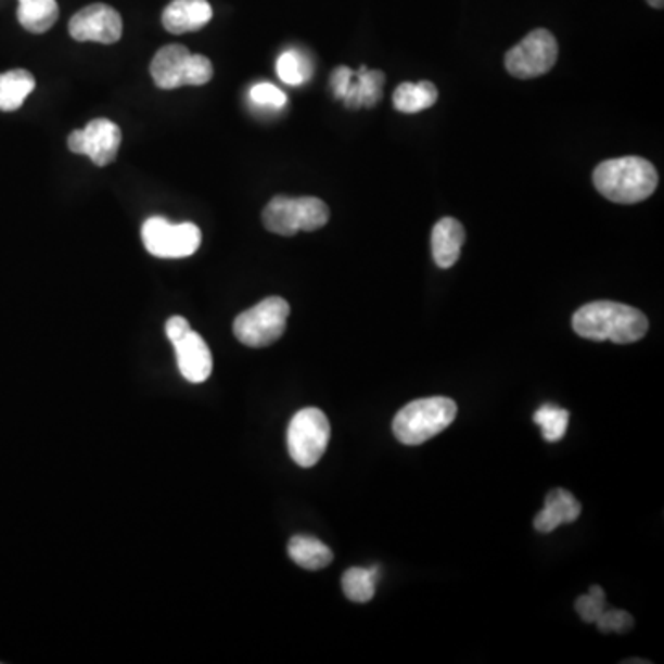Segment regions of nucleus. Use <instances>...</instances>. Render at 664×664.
Masks as SVG:
<instances>
[{
    "label": "nucleus",
    "instance_id": "1",
    "mask_svg": "<svg viewBox=\"0 0 664 664\" xmlns=\"http://www.w3.org/2000/svg\"><path fill=\"white\" fill-rule=\"evenodd\" d=\"M648 318L639 308L615 302H592L572 316V329L582 339L613 344H635L648 332Z\"/></svg>",
    "mask_w": 664,
    "mask_h": 664
},
{
    "label": "nucleus",
    "instance_id": "2",
    "mask_svg": "<svg viewBox=\"0 0 664 664\" xmlns=\"http://www.w3.org/2000/svg\"><path fill=\"white\" fill-rule=\"evenodd\" d=\"M592 183L609 202L634 205L652 196L659 174L650 161L627 155L600 163L592 173Z\"/></svg>",
    "mask_w": 664,
    "mask_h": 664
},
{
    "label": "nucleus",
    "instance_id": "3",
    "mask_svg": "<svg viewBox=\"0 0 664 664\" xmlns=\"http://www.w3.org/2000/svg\"><path fill=\"white\" fill-rule=\"evenodd\" d=\"M458 406L449 397L413 400L394 419V434L405 445H421L452 424Z\"/></svg>",
    "mask_w": 664,
    "mask_h": 664
},
{
    "label": "nucleus",
    "instance_id": "4",
    "mask_svg": "<svg viewBox=\"0 0 664 664\" xmlns=\"http://www.w3.org/2000/svg\"><path fill=\"white\" fill-rule=\"evenodd\" d=\"M150 74L159 89H178L183 86L209 84L215 68L209 58L191 54L183 44H168L154 55Z\"/></svg>",
    "mask_w": 664,
    "mask_h": 664
},
{
    "label": "nucleus",
    "instance_id": "5",
    "mask_svg": "<svg viewBox=\"0 0 664 664\" xmlns=\"http://www.w3.org/2000/svg\"><path fill=\"white\" fill-rule=\"evenodd\" d=\"M329 216V207L320 197L276 196L263 210V224L270 233L294 237L299 231H318Z\"/></svg>",
    "mask_w": 664,
    "mask_h": 664
},
{
    "label": "nucleus",
    "instance_id": "6",
    "mask_svg": "<svg viewBox=\"0 0 664 664\" xmlns=\"http://www.w3.org/2000/svg\"><path fill=\"white\" fill-rule=\"evenodd\" d=\"M289 316L290 305L283 297H266L237 316L234 336L247 347H268L283 336Z\"/></svg>",
    "mask_w": 664,
    "mask_h": 664
},
{
    "label": "nucleus",
    "instance_id": "7",
    "mask_svg": "<svg viewBox=\"0 0 664 664\" xmlns=\"http://www.w3.org/2000/svg\"><path fill=\"white\" fill-rule=\"evenodd\" d=\"M331 439V424L318 408H303L295 413L286 431L290 458L299 468H312L325 455Z\"/></svg>",
    "mask_w": 664,
    "mask_h": 664
},
{
    "label": "nucleus",
    "instance_id": "8",
    "mask_svg": "<svg viewBox=\"0 0 664 664\" xmlns=\"http://www.w3.org/2000/svg\"><path fill=\"white\" fill-rule=\"evenodd\" d=\"M142 244L157 258L191 257L200 250L202 231L191 221L170 224L166 218L154 216L142 224Z\"/></svg>",
    "mask_w": 664,
    "mask_h": 664
},
{
    "label": "nucleus",
    "instance_id": "9",
    "mask_svg": "<svg viewBox=\"0 0 664 664\" xmlns=\"http://www.w3.org/2000/svg\"><path fill=\"white\" fill-rule=\"evenodd\" d=\"M558 41L550 31L545 28L529 31L521 43L506 52V71L519 80L539 78L548 71H552L558 62Z\"/></svg>",
    "mask_w": 664,
    "mask_h": 664
},
{
    "label": "nucleus",
    "instance_id": "10",
    "mask_svg": "<svg viewBox=\"0 0 664 664\" xmlns=\"http://www.w3.org/2000/svg\"><path fill=\"white\" fill-rule=\"evenodd\" d=\"M67 142L73 154L87 155L94 165L107 166L117 159L123 131L107 118H94L86 128L73 131Z\"/></svg>",
    "mask_w": 664,
    "mask_h": 664
},
{
    "label": "nucleus",
    "instance_id": "11",
    "mask_svg": "<svg viewBox=\"0 0 664 664\" xmlns=\"http://www.w3.org/2000/svg\"><path fill=\"white\" fill-rule=\"evenodd\" d=\"M386 76L381 71H368L362 67L358 73L347 67H339L331 76L332 92L342 99L349 110L373 107L381 102L382 87Z\"/></svg>",
    "mask_w": 664,
    "mask_h": 664
},
{
    "label": "nucleus",
    "instance_id": "12",
    "mask_svg": "<svg viewBox=\"0 0 664 664\" xmlns=\"http://www.w3.org/2000/svg\"><path fill=\"white\" fill-rule=\"evenodd\" d=\"M68 34L76 41L113 44L123 37V17L107 4H91L76 13L68 23Z\"/></svg>",
    "mask_w": 664,
    "mask_h": 664
},
{
    "label": "nucleus",
    "instance_id": "13",
    "mask_svg": "<svg viewBox=\"0 0 664 664\" xmlns=\"http://www.w3.org/2000/svg\"><path fill=\"white\" fill-rule=\"evenodd\" d=\"M174 349L178 357L179 373L187 381L200 384L209 379L213 373V355L197 332L191 331L184 334L183 339L174 344Z\"/></svg>",
    "mask_w": 664,
    "mask_h": 664
},
{
    "label": "nucleus",
    "instance_id": "14",
    "mask_svg": "<svg viewBox=\"0 0 664 664\" xmlns=\"http://www.w3.org/2000/svg\"><path fill=\"white\" fill-rule=\"evenodd\" d=\"M213 18V8L207 0H173L163 12V26L170 34H189L202 30Z\"/></svg>",
    "mask_w": 664,
    "mask_h": 664
},
{
    "label": "nucleus",
    "instance_id": "15",
    "mask_svg": "<svg viewBox=\"0 0 664 664\" xmlns=\"http://www.w3.org/2000/svg\"><path fill=\"white\" fill-rule=\"evenodd\" d=\"M582 513V505L566 489H552L545 498V508L535 515L534 526L537 532L548 534L561 524L574 523Z\"/></svg>",
    "mask_w": 664,
    "mask_h": 664
},
{
    "label": "nucleus",
    "instance_id": "16",
    "mask_svg": "<svg viewBox=\"0 0 664 664\" xmlns=\"http://www.w3.org/2000/svg\"><path fill=\"white\" fill-rule=\"evenodd\" d=\"M432 257L442 270L452 268L465 242V229L456 218H442L432 229Z\"/></svg>",
    "mask_w": 664,
    "mask_h": 664
},
{
    "label": "nucleus",
    "instance_id": "17",
    "mask_svg": "<svg viewBox=\"0 0 664 664\" xmlns=\"http://www.w3.org/2000/svg\"><path fill=\"white\" fill-rule=\"evenodd\" d=\"M289 556L295 565L303 566L307 571L325 569L327 565H331L332 558H334L331 548L310 535L292 537L289 542Z\"/></svg>",
    "mask_w": 664,
    "mask_h": 664
},
{
    "label": "nucleus",
    "instance_id": "18",
    "mask_svg": "<svg viewBox=\"0 0 664 664\" xmlns=\"http://www.w3.org/2000/svg\"><path fill=\"white\" fill-rule=\"evenodd\" d=\"M60 8L55 0H18L17 18L31 34H44L55 25Z\"/></svg>",
    "mask_w": 664,
    "mask_h": 664
},
{
    "label": "nucleus",
    "instance_id": "19",
    "mask_svg": "<svg viewBox=\"0 0 664 664\" xmlns=\"http://www.w3.org/2000/svg\"><path fill=\"white\" fill-rule=\"evenodd\" d=\"M34 89L36 78L25 68L0 74V111H17Z\"/></svg>",
    "mask_w": 664,
    "mask_h": 664
},
{
    "label": "nucleus",
    "instance_id": "20",
    "mask_svg": "<svg viewBox=\"0 0 664 664\" xmlns=\"http://www.w3.org/2000/svg\"><path fill=\"white\" fill-rule=\"evenodd\" d=\"M439 94L437 87L432 81H419V84H400L394 91L395 110L400 113H419V111L429 110L436 104Z\"/></svg>",
    "mask_w": 664,
    "mask_h": 664
},
{
    "label": "nucleus",
    "instance_id": "21",
    "mask_svg": "<svg viewBox=\"0 0 664 664\" xmlns=\"http://www.w3.org/2000/svg\"><path fill=\"white\" fill-rule=\"evenodd\" d=\"M376 582H379V566L371 569L353 566L342 576V589L350 602L366 603L375 597Z\"/></svg>",
    "mask_w": 664,
    "mask_h": 664
},
{
    "label": "nucleus",
    "instance_id": "22",
    "mask_svg": "<svg viewBox=\"0 0 664 664\" xmlns=\"http://www.w3.org/2000/svg\"><path fill=\"white\" fill-rule=\"evenodd\" d=\"M569 418L571 413L565 408L556 405H545L534 413V421L537 426H541L542 437L548 443H556L563 439L569 429Z\"/></svg>",
    "mask_w": 664,
    "mask_h": 664
},
{
    "label": "nucleus",
    "instance_id": "23",
    "mask_svg": "<svg viewBox=\"0 0 664 664\" xmlns=\"http://www.w3.org/2000/svg\"><path fill=\"white\" fill-rule=\"evenodd\" d=\"M277 74L289 86H302L310 76V65L299 52L289 50L277 60Z\"/></svg>",
    "mask_w": 664,
    "mask_h": 664
},
{
    "label": "nucleus",
    "instance_id": "24",
    "mask_svg": "<svg viewBox=\"0 0 664 664\" xmlns=\"http://www.w3.org/2000/svg\"><path fill=\"white\" fill-rule=\"evenodd\" d=\"M603 609H605V592L600 585H592L587 595L576 600V613L582 621L589 624H595L600 618Z\"/></svg>",
    "mask_w": 664,
    "mask_h": 664
},
{
    "label": "nucleus",
    "instance_id": "25",
    "mask_svg": "<svg viewBox=\"0 0 664 664\" xmlns=\"http://www.w3.org/2000/svg\"><path fill=\"white\" fill-rule=\"evenodd\" d=\"M598 629L602 634H627L635 626L634 616L622 609H603L602 615L597 622Z\"/></svg>",
    "mask_w": 664,
    "mask_h": 664
},
{
    "label": "nucleus",
    "instance_id": "26",
    "mask_svg": "<svg viewBox=\"0 0 664 664\" xmlns=\"http://www.w3.org/2000/svg\"><path fill=\"white\" fill-rule=\"evenodd\" d=\"M252 100L258 105H270V107H283L289 102L279 87L273 84H258L252 89Z\"/></svg>",
    "mask_w": 664,
    "mask_h": 664
},
{
    "label": "nucleus",
    "instance_id": "27",
    "mask_svg": "<svg viewBox=\"0 0 664 664\" xmlns=\"http://www.w3.org/2000/svg\"><path fill=\"white\" fill-rule=\"evenodd\" d=\"M166 336L168 340L176 344L178 340L183 339L184 334H189L192 331L191 325H189V321L181 318V316H174L170 320L166 321L165 325Z\"/></svg>",
    "mask_w": 664,
    "mask_h": 664
},
{
    "label": "nucleus",
    "instance_id": "28",
    "mask_svg": "<svg viewBox=\"0 0 664 664\" xmlns=\"http://www.w3.org/2000/svg\"><path fill=\"white\" fill-rule=\"evenodd\" d=\"M648 4L655 8V10H661L664 7V0H648Z\"/></svg>",
    "mask_w": 664,
    "mask_h": 664
}]
</instances>
